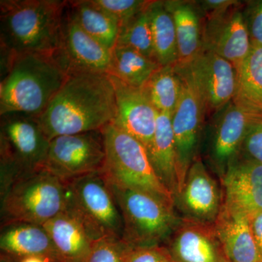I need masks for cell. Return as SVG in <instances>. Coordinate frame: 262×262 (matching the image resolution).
I'll return each mask as SVG.
<instances>
[{
	"label": "cell",
	"instance_id": "3957f363",
	"mask_svg": "<svg viewBox=\"0 0 262 262\" xmlns=\"http://www.w3.org/2000/svg\"><path fill=\"white\" fill-rule=\"evenodd\" d=\"M0 115L39 117L61 89L68 75L51 55L22 53L2 57Z\"/></svg>",
	"mask_w": 262,
	"mask_h": 262
},
{
	"label": "cell",
	"instance_id": "7c38bea8",
	"mask_svg": "<svg viewBox=\"0 0 262 262\" xmlns=\"http://www.w3.org/2000/svg\"><path fill=\"white\" fill-rule=\"evenodd\" d=\"M53 57L68 75L77 73L108 75L111 67V51L84 32L67 9L61 42Z\"/></svg>",
	"mask_w": 262,
	"mask_h": 262
},
{
	"label": "cell",
	"instance_id": "1f68e13d",
	"mask_svg": "<svg viewBox=\"0 0 262 262\" xmlns=\"http://www.w3.org/2000/svg\"><path fill=\"white\" fill-rule=\"evenodd\" d=\"M241 153L262 164V113L256 114L248 127Z\"/></svg>",
	"mask_w": 262,
	"mask_h": 262
},
{
	"label": "cell",
	"instance_id": "4316f807",
	"mask_svg": "<svg viewBox=\"0 0 262 262\" xmlns=\"http://www.w3.org/2000/svg\"><path fill=\"white\" fill-rule=\"evenodd\" d=\"M155 56L161 67L178 63V48L173 18L163 1H150L147 7Z\"/></svg>",
	"mask_w": 262,
	"mask_h": 262
},
{
	"label": "cell",
	"instance_id": "6da1fadb",
	"mask_svg": "<svg viewBox=\"0 0 262 262\" xmlns=\"http://www.w3.org/2000/svg\"><path fill=\"white\" fill-rule=\"evenodd\" d=\"M116 116V99L110 75L68 76L42 115L37 117L50 141L57 136L101 130Z\"/></svg>",
	"mask_w": 262,
	"mask_h": 262
},
{
	"label": "cell",
	"instance_id": "d590c367",
	"mask_svg": "<svg viewBox=\"0 0 262 262\" xmlns=\"http://www.w3.org/2000/svg\"><path fill=\"white\" fill-rule=\"evenodd\" d=\"M251 231L258 250L262 255V213L255 215L250 220Z\"/></svg>",
	"mask_w": 262,
	"mask_h": 262
},
{
	"label": "cell",
	"instance_id": "f1b7e54d",
	"mask_svg": "<svg viewBox=\"0 0 262 262\" xmlns=\"http://www.w3.org/2000/svg\"><path fill=\"white\" fill-rule=\"evenodd\" d=\"M117 43L134 48L158 62L153 46L147 8L120 26Z\"/></svg>",
	"mask_w": 262,
	"mask_h": 262
},
{
	"label": "cell",
	"instance_id": "5bb4252c",
	"mask_svg": "<svg viewBox=\"0 0 262 262\" xmlns=\"http://www.w3.org/2000/svg\"><path fill=\"white\" fill-rule=\"evenodd\" d=\"M220 114L212 127L207 156L220 179L241 154L248 127L256 113L237 106L232 101Z\"/></svg>",
	"mask_w": 262,
	"mask_h": 262
},
{
	"label": "cell",
	"instance_id": "e0dca14e",
	"mask_svg": "<svg viewBox=\"0 0 262 262\" xmlns=\"http://www.w3.org/2000/svg\"><path fill=\"white\" fill-rule=\"evenodd\" d=\"M164 246L174 262H229L215 224L182 219Z\"/></svg>",
	"mask_w": 262,
	"mask_h": 262
},
{
	"label": "cell",
	"instance_id": "d6986e66",
	"mask_svg": "<svg viewBox=\"0 0 262 262\" xmlns=\"http://www.w3.org/2000/svg\"><path fill=\"white\" fill-rule=\"evenodd\" d=\"M0 250L13 257L37 256L49 262H62L53 241L43 225L28 222L1 225Z\"/></svg>",
	"mask_w": 262,
	"mask_h": 262
},
{
	"label": "cell",
	"instance_id": "74e56055",
	"mask_svg": "<svg viewBox=\"0 0 262 262\" xmlns=\"http://www.w3.org/2000/svg\"><path fill=\"white\" fill-rule=\"evenodd\" d=\"M20 262H49L48 260L41 257H37V256H29L20 259Z\"/></svg>",
	"mask_w": 262,
	"mask_h": 262
},
{
	"label": "cell",
	"instance_id": "836d02e7",
	"mask_svg": "<svg viewBox=\"0 0 262 262\" xmlns=\"http://www.w3.org/2000/svg\"><path fill=\"white\" fill-rule=\"evenodd\" d=\"M246 18L252 46H262V1L256 2Z\"/></svg>",
	"mask_w": 262,
	"mask_h": 262
},
{
	"label": "cell",
	"instance_id": "9a60e30c",
	"mask_svg": "<svg viewBox=\"0 0 262 262\" xmlns=\"http://www.w3.org/2000/svg\"><path fill=\"white\" fill-rule=\"evenodd\" d=\"M116 99V116L113 123L148 147L152 140L159 112L145 89L124 83L110 75Z\"/></svg>",
	"mask_w": 262,
	"mask_h": 262
},
{
	"label": "cell",
	"instance_id": "44dd1931",
	"mask_svg": "<svg viewBox=\"0 0 262 262\" xmlns=\"http://www.w3.org/2000/svg\"><path fill=\"white\" fill-rule=\"evenodd\" d=\"M171 117L159 113L154 136L146 149L155 173L174 198L179 192V180Z\"/></svg>",
	"mask_w": 262,
	"mask_h": 262
},
{
	"label": "cell",
	"instance_id": "e575fe53",
	"mask_svg": "<svg viewBox=\"0 0 262 262\" xmlns=\"http://www.w3.org/2000/svg\"><path fill=\"white\" fill-rule=\"evenodd\" d=\"M203 9L207 11L208 17L222 14L237 5V1L232 0H206L202 2Z\"/></svg>",
	"mask_w": 262,
	"mask_h": 262
},
{
	"label": "cell",
	"instance_id": "52a82bcc",
	"mask_svg": "<svg viewBox=\"0 0 262 262\" xmlns=\"http://www.w3.org/2000/svg\"><path fill=\"white\" fill-rule=\"evenodd\" d=\"M49 145L37 117L20 113L1 115L0 193L19 176L44 168Z\"/></svg>",
	"mask_w": 262,
	"mask_h": 262
},
{
	"label": "cell",
	"instance_id": "2e32d148",
	"mask_svg": "<svg viewBox=\"0 0 262 262\" xmlns=\"http://www.w3.org/2000/svg\"><path fill=\"white\" fill-rule=\"evenodd\" d=\"M201 91L206 113L219 112L233 99L237 87V73L232 63L203 50L189 64Z\"/></svg>",
	"mask_w": 262,
	"mask_h": 262
},
{
	"label": "cell",
	"instance_id": "ac0fdd59",
	"mask_svg": "<svg viewBox=\"0 0 262 262\" xmlns=\"http://www.w3.org/2000/svg\"><path fill=\"white\" fill-rule=\"evenodd\" d=\"M251 47L246 18L238 8L234 6L208 18L203 32V50L213 52L236 68L247 58Z\"/></svg>",
	"mask_w": 262,
	"mask_h": 262
},
{
	"label": "cell",
	"instance_id": "30bf717a",
	"mask_svg": "<svg viewBox=\"0 0 262 262\" xmlns=\"http://www.w3.org/2000/svg\"><path fill=\"white\" fill-rule=\"evenodd\" d=\"M106 160L101 130L57 136L50 141L44 168L63 182L102 172Z\"/></svg>",
	"mask_w": 262,
	"mask_h": 262
},
{
	"label": "cell",
	"instance_id": "5b68a950",
	"mask_svg": "<svg viewBox=\"0 0 262 262\" xmlns=\"http://www.w3.org/2000/svg\"><path fill=\"white\" fill-rule=\"evenodd\" d=\"M101 131L106 148L102 173L106 180L119 187L145 192L174 206L173 196L155 173L145 146L113 123Z\"/></svg>",
	"mask_w": 262,
	"mask_h": 262
},
{
	"label": "cell",
	"instance_id": "ba28073f",
	"mask_svg": "<svg viewBox=\"0 0 262 262\" xmlns=\"http://www.w3.org/2000/svg\"><path fill=\"white\" fill-rule=\"evenodd\" d=\"M108 184L123 220L122 241L134 247L165 246L182 220L175 207L145 192Z\"/></svg>",
	"mask_w": 262,
	"mask_h": 262
},
{
	"label": "cell",
	"instance_id": "8d00e7d4",
	"mask_svg": "<svg viewBox=\"0 0 262 262\" xmlns=\"http://www.w3.org/2000/svg\"><path fill=\"white\" fill-rule=\"evenodd\" d=\"M0 262H20V260L10 256L9 254L1 252V254H0Z\"/></svg>",
	"mask_w": 262,
	"mask_h": 262
},
{
	"label": "cell",
	"instance_id": "4dcf8cb0",
	"mask_svg": "<svg viewBox=\"0 0 262 262\" xmlns=\"http://www.w3.org/2000/svg\"><path fill=\"white\" fill-rule=\"evenodd\" d=\"M127 246L122 239L96 241L84 262H124Z\"/></svg>",
	"mask_w": 262,
	"mask_h": 262
},
{
	"label": "cell",
	"instance_id": "8fae6325",
	"mask_svg": "<svg viewBox=\"0 0 262 262\" xmlns=\"http://www.w3.org/2000/svg\"><path fill=\"white\" fill-rule=\"evenodd\" d=\"M174 206L184 220L215 224L223 208L222 186L198 157L192 164Z\"/></svg>",
	"mask_w": 262,
	"mask_h": 262
},
{
	"label": "cell",
	"instance_id": "4fadbf2b",
	"mask_svg": "<svg viewBox=\"0 0 262 262\" xmlns=\"http://www.w3.org/2000/svg\"><path fill=\"white\" fill-rule=\"evenodd\" d=\"M223 208L251 220L262 213V164L241 153L220 179Z\"/></svg>",
	"mask_w": 262,
	"mask_h": 262
},
{
	"label": "cell",
	"instance_id": "7402d4cb",
	"mask_svg": "<svg viewBox=\"0 0 262 262\" xmlns=\"http://www.w3.org/2000/svg\"><path fill=\"white\" fill-rule=\"evenodd\" d=\"M43 227L62 262L85 261L94 241L75 216L64 211L48 221Z\"/></svg>",
	"mask_w": 262,
	"mask_h": 262
},
{
	"label": "cell",
	"instance_id": "277c9868",
	"mask_svg": "<svg viewBox=\"0 0 262 262\" xmlns=\"http://www.w3.org/2000/svg\"><path fill=\"white\" fill-rule=\"evenodd\" d=\"M1 225L28 222L43 225L67 208L66 182L42 168L22 174L0 193Z\"/></svg>",
	"mask_w": 262,
	"mask_h": 262
},
{
	"label": "cell",
	"instance_id": "484cf974",
	"mask_svg": "<svg viewBox=\"0 0 262 262\" xmlns=\"http://www.w3.org/2000/svg\"><path fill=\"white\" fill-rule=\"evenodd\" d=\"M111 53V67L108 75L133 87H144L153 74L161 67L158 62L140 52L118 43Z\"/></svg>",
	"mask_w": 262,
	"mask_h": 262
},
{
	"label": "cell",
	"instance_id": "d6a6232c",
	"mask_svg": "<svg viewBox=\"0 0 262 262\" xmlns=\"http://www.w3.org/2000/svg\"><path fill=\"white\" fill-rule=\"evenodd\" d=\"M124 262H174L164 246H127Z\"/></svg>",
	"mask_w": 262,
	"mask_h": 262
},
{
	"label": "cell",
	"instance_id": "7a4b0ae2",
	"mask_svg": "<svg viewBox=\"0 0 262 262\" xmlns=\"http://www.w3.org/2000/svg\"><path fill=\"white\" fill-rule=\"evenodd\" d=\"M68 2L1 0V56L41 53L53 56L59 47Z\"/></svg>",
	"mask_w": 262,
	"mask_h": 262
},
{
	"label": "cell",
	"instance_id": "cb8c5ba5",
	"mask_svg": "<svg viewBox=\"0 0 262 262\" xmlns=\"http://www.w3.org/2000/svg\"><path fill=\"white\" fill-rule=\"evenodd\" d=\"M237 87L232 102L253 113H262V46H252L235 68Z\"/></svg>",
	"mask_w": 262,
	"mask_h": 262
},
{
	"label": "cell",
	"instance_id": "ffe728a7",
	"mask_svg": "<svg viewBox=\"0 0 262 262\" xmlns=\"http://www.w3.org/2000/svg\"><path fill=\"white\" fill-rule=\"evenodd\" d=\"M215 227L229 262H262L247 217L222 208Z\"/></svg>",
	"mask_w": 262,
	"mask_h": 262
},
{
	"label": "cell",
	"instance_id": "9c48e42d",
	"mask_svg": "<svg viewBox=\"0 0 262 262\" xmlns=\"http://www.w3.org/2000/svg\"><path fill=\"white\" fill-rule=\"evenodd\" d=\"M175 68L180 75L182 84L180 99L171 117L179 192L188 170L199 157L198 150L207 113L204 99L189 65L175 66Z\"/></svg>",
	"mask_w": 262,
	"mask_h": 262
},
{
	"label": "cell",
	"instance_id": "f546056e",
	"mask_svg": "<svg viewBox=\"0 0 262 262\" xmlns=\"http://www.w3.org/2000/svg\"><path fill=\"white\" fill-rule=\"evenodd\" d=\"M91 3L106 12L118 22L125 24L147 8L150 1L143 0H91Z\"/></svg>",
	"mask_w": 262,
	"mask_h": 262
},
{
	"label": "cell",
	"instance_id": "83f0119b",
	"mask_svg": "<svg viewBox=\"0 0 262 262\" xmlns=\"http://www.w3.org/2000/svg\"><path fill=\"white\" fill-rule=\"evenodd\" d=\"M144 89L159 113L173 115L182 90V80L175 66L160 67L150 77Z\"/></svg>",
	"mask_w": 262,
	"mask_h": 262
},
{
	"label": "cell",
	"instance_id": "603a6c76",
	"mask_svg": "<svg viewBox=\"0 0 262 262\" xmlns=\"http://www.w3.org/2000/svg\"><path fill=\"white\" fill-rule=\"evenodd\" d=\"M175 24L178 48V63L176 66L189 65L203 51V32L201 20L195 8L190 3L164 2Z\"/></svg>",
	"mask_w": 262,
	"mask_h": 262
},
{
	"label": "cell",
	"instance_id": "8992f818",
	"mask_svg": "<svg viewBox=\"0 0 262 262\" xmlns=\"http://www.w3.org/2000/svg\"><path fill=\"white\" fill-rule=\"evenodd\" d=\"M65 211L75 216L91 239H123L121 212L110 184L102 172L83 176L66 182Z\"/></svg>",
	"mask_w": 262,
	"mask_h": 262
},
{
	"label": "cell",
	"instance_id": "d4e9b609",
	"mask_svg": "<svg viewBox=\"0 0 262 262\" xmlns=\"http://www.w3.org/2000/svg\"><path fill=\"white\" fill-rule=\"evenodd\" d=\"M69 10L84 32L110 51L118 40L120 26L115 19L91 0L69 1Z\"/></svg>",
	"mask_w": 262,
	"mask_h": 262
}]
</instances>
